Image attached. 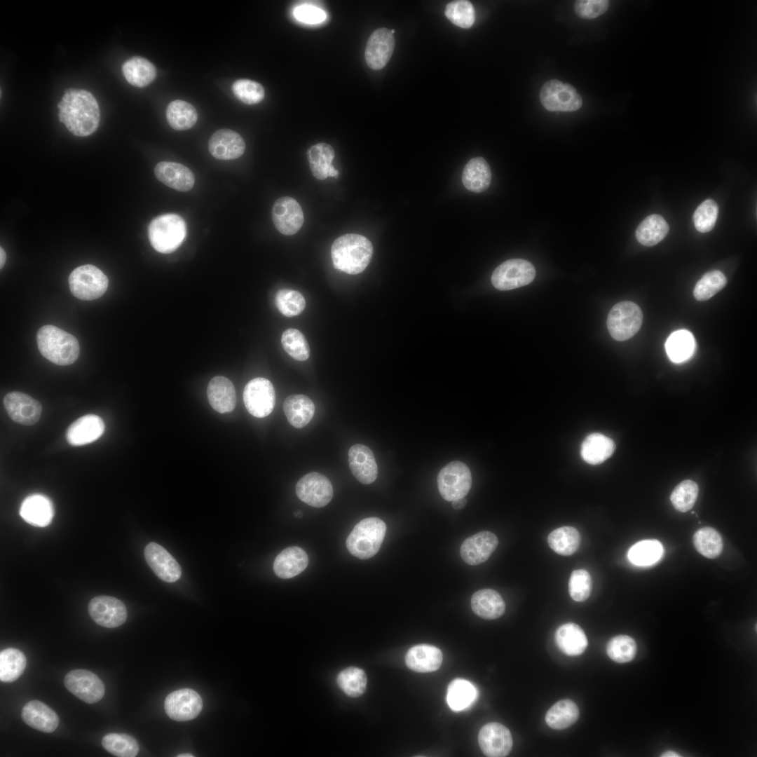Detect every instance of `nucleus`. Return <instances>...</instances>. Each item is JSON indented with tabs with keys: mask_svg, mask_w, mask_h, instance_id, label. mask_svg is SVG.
I'll list each match as a JSON object with an SVG mask.
<instances>
[{
	"mask_svg": "<svg viewBox=\"0 0 757 757\" xmlns=\"http://www.w3.org/2000/svg\"><path fill=\"white\" fill-rule=\"evenodd\" d=\"M186 226L177 214H165L154 218L149 224L148 236L151 246L157 252L169 254L176 250L184 240Z\"/></svg>",
	"mask_w": 757,
	"mask_h": 757,
	"instance_id": "5",
	"label": "nucleus"
},
{
	"mask_svg": "<svg viewBox=\"0 0 757 757\" xmlns=\"http://www.w3.org/2000/svg\"><path fill=\"white\" fill-rule=\"evenodd\" d=\"M6 259V254L2 247L0 248V268H2L5 264Z\"/></svg>",
	"mask_w": 757,
	"mask_h": 757,
	"instance_id": "61",
	"label": "nucleus"
},
{
	"mask_svg": "<svg viewBox=\"0 0 757 757\" xmlns=\"http://www.w3.org/2000/svg\"><path fill=\"white\" fill-rule=\"evenodd\" d=\"M233 95L247 104L260 102L264 97V89L258 82L249 79L236 80L232 85Z\"/></svg>",
	"mask_w": 757,
	"mask_h": 757,
	"instance_id": "55",
	"label": "nucleus"
},
{
	"mask_svg": "<svg viewBox=\"0 0 757 757\" xmlns=\"http://www.w3.org/2000/svg\"><path fill=\"white\" fill-rule=\"evenodd\" d=\"M446 17L455 25L464 29L472 26L475 21V11L472 4L466 0L449 3L444 11Z\"/></svg>",
	"mask_w": 757,
	"mask_h": 757,
	"instance_id": "53",
	"label": "nucleus"
},
{
	"mask_svg": "<svg viewBox=\"0 0 757 757\" xmlns=\"http://www.w3.org/2000/svg\"><path fill=\"white\" fill-rule=\"evenodd\" d=\"M108 284L107 275L91 264L76 268L69 276L71 292L81 300H93L100 297L105 293Z\"/></svg>",
	"mask_w": 757,
	"mask_h": 757,
	"instance_id": "7",
	"label": "nucleus"
},
{
	"mask_svg": "<svg viewBox=\"0 0 757 757\" xmlns=\"http://www.w3.org/2000/svg\"><path fill=\"white\" fill-rule=\"evenodd\" d=\"M66 688L81 700L93 704L104 695L102 680L93 672L86 669H74L68 672L64 679Z\"/></svg>",
	"mask_w": 757,
	"mask_h": 757,
	"instance_id": "13",
	"label": "nucleus"
},
{
	"mask_svg": "<svg viewBox=\"0 0 757 757\" xmlns=\"http://www.w3.org/2000/svg\"><path fill=\"white\" fill-rule=\"evenodd\" d=\"M336 682L346 695L351 697H357L364 693L367 678L362 669L350 667L338 674Z\"/></svg>",
	"mask_w": 757,
	"mask_h": 757,
	"instance_id": "47",
	"label": "nucleus"
},
{
	"mask_svg": "<svg viewBox=\"0 0 757 757\" xmlns=\"http://www.w3.org/2000/svg\"><path fill=\"white\" fill-rule=\"evenodd\" d=\"M540 100L545 109L550 111H574L582 104V99L573 86L557 79L543 85Z\"/></svg>",
	"mask_w": 757,
	"mask_h": 757,
	"instance_id": "9",
	"label": "nucleus"
},
{
	"mask_svg": "<svg viewBox=\"0 0 757 757\" xmlns=\"http://www.w3.org/2000/svg\"><path fill=\"white\" fill-rule=\"evenodd\" d=\"M243 401L247 410L253 416H267L272 412L275 402L272 383L262 377L252 379L244 388Z\"/></svg>",
	"mask_w": 757,
	"mask_h": 757,
	"instance_id": "11",
	"label": "nucleus"
},
{
	"mask_svg": "<svg viewBox=\"0 0 757 757\" xmlns=\"http://www.w3.org/2000/svg\"><path fill=\"white\" fill-rule=\"evenodd\" d=\"M156 178L165 185L179 191H187L195 183L193 172L186 166L170 161H161L154 168Z\"/></svg>",
	"mask_w": 757,
	"mask_h": 757,
	"instance_id": "25",
	"label": "nucleus"
},
{
	"mask_svg": "<svg viewBox=\"0 0 757 757\" xmlns=\"http://www.w3.org/2000/svg\"><path fill=\"white\" fill-rule=\"evenodd\" d=\"M536 276V269L529 261L511 259L500 264L491 275L493 287L500 290H510L531 283Z\"/></svg>",
	"mask_w": 757,
	"mask_h": 757,
	"instance_id": "10",
	"label": "nucleus"
},
{
	"mask_svg": "<svg viewBox=\"0 0 757 757\" xmlns=\"http://www.w3.org/2000/svg\"><path fill=\"white\" fill-rule=\"evenodd\" d=\"M697 551L707 558L718 557L723 550V540L720 533L711 527L697 530L693 538Z\"/></svg>",
	"mask_w": 757,
	"mask_h": 757,
	"instance_id": "46",
	"label": "nucleus"
},
{
	"mask_svg": "<svg viewBox=\"0 0 757 757\" xmlns=\"http://www.w3.org/2000/svg\"><path fill=\"white\" fill-rule=\"evenodd\" d=\"M284 350L294 359L305 361L309 357L310 348L304 335L296 329H287L282 334Z\"/></svg>",
	"mask_w": 757,
	"mask_h": 757,
	"instance_id": "49",
	"label": "nucleus"
},
{
	"mask_svg": "<svg viewBox=\"0 0 757 757\" xmlns=\"http://www.w3.org/2000/svg\"><path fill=\"white\" fill-rule=\"evenodd\" d=\"M372 254L371 243L360 234L343 235L334 241L331 247L334 267L350 275L362 273L369 265Z\"/></svg>",
	"mask_w": 757,
	"mask_h": 757,
	"instance_id": "2",
	"label": "nucleus"
},
{
	"mask_svg": "<svg viewBox=\"0 0 757 757\" xmlns=\"http://www.w3.org/2000/svg\"><path fill=\"white\" fill-rule=\"evenodd\" d=\"M104 429V423L100 416L87 414L69 425L66 432V439L72 446L88 444L99 439Z\"/></svg>",
	"mask_w": 757,
	"mask_h": 757,
	"instance_id": "24",
	"label": "nucleus"
},
{
	"mask_svg": "<svg viewBox=\"0 0 757 757\" xmlns=\"http://www.w3.org/2000/svg\"><path fill=\"white\" fill-rule=\"evenodd\" d=\"M104 749L118 757H134L139 752L136 739L127 734L109 733L102 739Z\"/></svg>",
	"mask_w": 757,
	"mask_h": 757,
	"instance_id": "48",
	"label": "nucleus"
},
{
	"mask_svg": "<svg viewBox=\"0 0 757 757\" xmlns=\"http://www.w3.org/2000/svg\"><path fill=\"white\" fill-rule=\"evenodd\" d=\"M491 180L489 164L482 157L470 159L463 168L462 182L469 191L480 193L488 189Z\"/></svg>",
	"mask_w": 757,
	"mask_h": 757,
	"instance_id": "36",
	"label": "nucleus"
},
{
	"mask_svg": "<svg viewBox=\"0 0 757 757\" xmlns=\"http://www.w3.org/2000/svg\"><path fill=\"white\" fill-rule=\"evenodd\" d=\"M636 650L635 641L627 635H618L612 638L606 646L608 657L618 663L632 661L636 655Z\"/></svg>",
	"mask_w": 757,
	"mask_h": 757,
	"instance_id": "50",
	"label": "nucleus"
},
{
	"mask_svg": "<svg viewBox=\"0 0 757 757\" xmlns=\"http://www.w3.org/2000/svg\"><path fill=\"white\" fill-rule=\"evenodd\" d=\"M726 283V277L720 271L707 272L697 282L694 296L698 301H707L721 291Z\"/></svg>",
	"mask_w": 757,
	"mask_h": 757,
	"instance_id": "51",
	"label": "nucleus"
},
{
	"mask_svg": "<svg viewBox=\"0 0 757 757\" xmlns=\"http://www.w3.org/2000/svg\"><path fill=\"white\" fill-rule=\"evenodd\" d=\"M26 657L20 650L14 648L4 649L0 653V680L12 682L17 680L26 667Z\"/></svg>",
	"mask_w": 757,
	"mask_h": 757,
	"instance_id": "45",
	"label": "nucleus"
},
{
	"mask_svg": "<svg viewBox=\"0 0 757 757\" xmlns=\"http://www.w3.org/2000/svg\"><path fill=\"white\" fill-rule=\"evenodd\" d=\"M451 502L453 508L457 510L463 509L467 504V500L465 498H458Z\"/></svg>",
	"mask_w": 757,
	"mask_h": 757,
	"instance_id": "60",
	"label": "nucleus"
},
{
	"mask_svg": "<svg viewBox=\"0 0 757 757\" xmlns=\"http://www.w3.org/2000/svg\"><path fill=\"white\" fill-rule=\"evenodd\" d=\"M592 582L590 574L585 569L572 572L568 582V592L575 601H584L590 595Z\"/></svg>",
	"mask_w": 757,
	"mask_h": 757,
	"instance_id": "57",
	"label": "nucleus"
},
{
	"mask_svg": "<svg viewBox=\"0 0 757 757\" xmlns=\"http://www.w3.org/2000/svg\"><path fill=\"white\" fill-rule=\"evenodd\" d=\"M443 656L438 648L429 644H418L407 653L405 662L411 670L417 672H432L442 665Z\"/></svg>",
	"mask_w": 757,
	"mask_h": 757,
	"instance_id": "28",
	"label": "nucleus"
},
{
	"mask_svg": "<svg viewBox=\"0 0 757 757\" xmlns=\"http://www.w3.org/2000/svg\"><path fill=\"white\" fill-rule=\"evenodd\" d=\"M437 480L439 493L447 501L465 498L472 486L469 468L458 461H452L441 469Z\"/></svg>",
	"mask_w": 757,
	"mask_h": 757,
	"instance_id": "8",
	"label": "nucleus"
},
{
	"mask_svg": "<svg viewBox=\"0 0 757 757\" xmlns=\"http://www.w3.org/2000/svg\"><path fill=\"white\" fill-rule=\"evenodd\" d=\"M615 444L608 437L601 433H592L582 442L580 455L590 465H599L614 453Z\"/></svg>",
	"mask_w": 757,
	"mask_h": 757,
	"instance_id": "33",
	"label": "nucleus"
},
{
	"mask_svg": "<svg viewBox=\"0 0 757 757\" xmlns=\"http://www.w3.org/2000/svg\"><path fill=\"white\" fill-rule=\"evenodd\" d=\"M307 156L313 175L319 180L329 177H337L339 172L332 165L335 156L333 147L327 143H318L311 146Z\"/></svg>",
	"mask_w": 757,
	"mask_h": 757,
	"instance_id": "31",
	"label": "nucleus"
},
{
	"mask_svg": "<svg viewBox=\"0 0 757 757\" xmlns=\"http://www.w3.org/2000/svg\"><path fill=\"white\" fill-rule=\"evenodd\" d=\"M558 648L568 656L582 654L587 646V639L583 629L572 622L561 625L555 632Z\"/></svg>",
	"mask_w": 757,
	"mask_h": 757,
	"instance_id": "34",
	"label": "nucleus"
},
{
	"mask_svg": "<svg viewBox=\"0 0 757 757\" xmlns=\"http://www.w3.org/2000/svg\"><path fill=\"white\" fill-rule=\"evenodd\" d=\"M41 354L58 365H69L78 358L80 346L78 340L69 333L50 325L41 327L36 334Z\"/></svg>",
	"mask_w": 757,
	"mask_h": 757,
	"instance_id": "3",
	"label": "nucleus"
},
{
	"mask_svg": "<svg viewBox=\"0 0 757 757\" xmlns=\"http://www.w3.org/2000/svg\"><path fill=\"white\" fill-rule=\"evenodd\" d=\"M718 212L717 203L711 199L702 202L695 210L693 221L696 229L701 233L710 231L714 226Z\"/></svg>",
	"mask_w": 757,
	"mask_h": 757,
	"instance_id": "56",
	"label": "nucleus"
},
{
	"mask_svg": "<svg viewBox=\"0 0 757 757\" xmlns=\"http://www.w3.org/2000/svg\"><path fill=\"white\" fill-rule=\"evenodd\" d=\"M21 716L27 725L43 732H53L59 724L57 714L39 700H32L25 704Z\"/></svg>",
	"mask_w": 757,
	"mask_h": 757,
	"instance_id": "27",
	"label": "nucleus"
},
{
	"mask_svg": "<svg viewBox=\"0 0 757 757\" xmlns=\"http://www.w3.org/2000/svg\"><path fill=\"white\" fill-rule=\"evenodd\" d=\"M283 411L288 422L296 428L305 427L312 419L315 405L307 396L301 394L287 397L283 404Z\"/></svg>",
	"mask_w": 757,
	"mask_h": 757,
	"instance_id": "35",
	"label": "nucleus"
},
{
	"mask_svg": "<svg viewBox=\"0 0 757 757\" xmlns=\"http://www.w3.org/2000/svg\"><path fill=\"white\" fill-rule=\"evenodd\" d=\"M698 493L697 484L694 481L686 479L674 488L670 496V500L676 510L686 512L695 505Z\"/></svg>",
	"mask_w": 757,
	"mask_h": 757,
	"instance_id": "52",
	"label": "nucleus"
},
{
	"mask_svg": "<svg viewBox=\"0 0 757 757\" xmlns=\"http://www.w3.org/2000/svg\"><path fill=\"white\" fill-rule=\"evenodd\" d=\"M471 607L477 615L486 620L498 618L505 611L502 596L492 589H482L475 592L471 598Z\"/></svg>",
	"mask_w": 757,
	"mask_h": 757,
	"instance_id": "32",
	"label": "nucleus"
},
{
	"mask_svg": "<svg viewBox=\"0 0 757 757\" xmlns=\"http://www.w3.org/2000/svg\"><path fill=\"white\" fill-rule=\"evenodd\" d=\"M609 2L606 0H578L574 5L575 12L583 19H594L604 13Z\"/></svg>",
	"mask_w": 757,
	"mask_h": 757,
	"instance_id": "58",
	"label": "nucleus"
},
{
	"mask_svg": "<svg viewBox=\"0 0 757 757\" xmlns=\"http://www.w3.org/2000/svg\"><path fill=\"white\" fill-rule=\"evenodd\" d=\"M576 704L569 699L561 700L547 711L545 722L554 730H563L575 723L579 717Z\"/></svg>",
	"mask_w": 757,
	"mask_h": 757,
	"instance_id": "39",
	"label": "nucleus"
},
{
	"mask_svg": "<svg viewBox=\"0 0 757 757\" xmlns=\"http://www.w3.org/2000/svg\"><path fill=\"white\" fill-rule=\"evenodd\" d=\"M20 514L28 524L38 527H45L50 524L54 516V507L51 500L42 494H33L22 503Z\"/></svg>",
	"mask_w": 757,
	"mask_h": 757,
	"instance_id": "26",
	"label": "nucleus"
},
{
	"mask_svg": "<svg viewBox=\"0 0 757 757\" xmlns=\"http://www.w3.org/2000/svg\"><path fill=\"white\" fill-rule=\"evenodd\" d=\"M208 149L211 155L219 160H233L243 154L245 143L238 132L229 129H220L210 137Z\"/></svg>",
	"mask_w": 757,
	"mask_h": 757,
	"instance_id": "22",
	"label": "nucleus"
},
{
	"mask_svg": "<svg viewBox=\"0 0 757 757\" xmlns=\"http://www.w3.org/2000/svg\"><path fill=\"white\" fill-rule=\"evenodd\" d=\"M308 564L306 552L299 547L291 546L283 550L275 557L273 571L280 578H293L304 571Z\"/></svg>",
	"mask_w": 757,
	"mask_h": 757,
	"instance_id": "30",
	"label": "nucleus"
},
{
	"mask_svg": "<svg viewBox=\"0 0 757 757\" xmlns=\"http://www.w3.org/2000/svg\"><path fill=\"white\" fill-rule=\"evenodd\" d=\"M144 554L148 565L162 580L173 582L181 577L180 566L161 545L151 542L145 547Z\"/></svg>",
	"mask_w": 757,
	"mask_h": 757,
	"instance_id": "20",
	"label": "nucleus"
},
{
	"mask_svg": "<svg viewBox=\"0 0 757 757\" xmlns=\"http://www.w3.org/2000/svg\"><path fill=\"white\" fill-rule=\"evenodd\" d=\"M276 229L283 235L297 233L304 224V214L299 203L293 198L285 196L274 203L271 211Z\"/></svg>",
	"mask_w": 757,
	"mask_h": 757,
	"instance_id": "17",
	"label": "nucleus"
},
{
	"mask_svg": "<svg viewBox=\"0 0 757 757\" xmlns=\"http://www.w3.org/2000/svg\"><path fill=\"white\" fill-rule=\"evenodd\" d=\"M642 322L643 313L640 307L634 302L625 301L613 306L606 323L611 336L615 340L622 341L635 335Z\"/></svg>",
	"mask_w": 757,
	"mask_h": 757,
	"instance_id": "6",
	"label": "nucleus"
},
{
	"mask_svg": "<svg viewBox=\"0 0 757 757\" xmlns=\"http://www.w3.org/2000/svg\"><path fill=\"white\" fill-rule=\"evenodd\" d=\"M164 707L170 718L177 721H190L201 711L203 701L195 690L182 688L170 693L166 697Z\"/></svg>",
	"mask_w": 757,
	"mask_h": 757,
	"instance_id": "14",
	"label": "nucleus"
},
{
	"mask_svg": "<svg viewBox=\"0 0 757 757\" xmlns=\"http://www.w3.org/2000/svg\"><path fill=\"white\" fill-rule=\"evenodd\" d=\"M476 697V688L467 680L456 678L448 686L447 702L453 711H459L468 708Z\"/></svg>",
	"mask_w": 757,
	"mask_h": 757,
	"instance_id": "42",
	"label": "nucleus"
},
{
	"mask_svg": "<svg viewBox=\"0 0 757 757\" xmlns=\"http://www.w3.org/2000/svg\"><path fill=\"white\" fill-rule=\"evenodd\" d=\"M662 543L655 539L641 540L632 545L628 552V559L634 565L646 566L655 564L662 557Z\"/></svg>",
	"mask_w": 757,
	"mask_h": 757,
	"instance_id": "44",
	"label": "nucleus"
},
{
	"mask_svg": "<svg viewBox=\"0 0 757 757\" xmlns=\"http://www.w3.org/2000/svg\"><path fill=\"white\" fill-rule=\"evenodd\" d=\"M668 231L669 225L664 219L658 214H651L639 224L636 237L641 245L650 247L660 242Z\"/></svg>",
	"mask_w": 757,
	"mask_h": 757,
	"instance_id": "40",
	"label": "nucleus"
},
{
	"mask_svg": "<svg viewBox=\"0 0 757 757\" xmlns=\"http://www.w3.org/2000/svg\"><path fill=\"white\" fill-rule=\"evenodd\" d=\"M88 610L91 618L99 625L115 628L127 618V610L119 599L110 596H97L90 600Z\"/></svg>",
	"mask_w": 757,
	"mask_h": 757,
	"instance_id": "15",
	"label": "nucleus"
},
{
	"mask_svg": "<svg viewBox=\"0 0 757 757\" xmlns=\"http://www.w3.org/2000/svg\"><path fill=\"white\" fill-rule=\"evenodd\" d=\"M498 545L496 536L490 531H481L466 538L460 548L463 560L475 566L486 561Z\"/></svg>",
	"mask_w": 757,
	"mask_h": 757,
	"instance_id": "21",
	"label": "nucleus"
},
{
	"mask_svg": "<svg viewBox=\"0 0 757 757\" xmlns=\"http://www.w3.org/2000/svg\"><path fill=\"white\" fill-rule=\"evenodd\" d=\"M207 395L211 407L219 413L232 411L236 403V390L227 378L217 376L208 383Z\"/></svg>",
	"mask_w": 757,
	"mask_h": 757,
	"instance_id": "29",
	"label": "nucleus"
},
{
	"mask_svg": "<svg viewBox=\"0 0 757 757\" xmlns=\"http://www.w3.org/2000/svg\"><path fill=\"white\" fill-rule=\"evenodd\" d=\"M4 405L9 417L24 425L35 424L42 411L39 402L25 393L17 391L6 395Z\"/></svg>",
	"mask_w": 757,
	"mask_h": 757,
	"instance_id": "18",
	"label": "nucleus"
},
{
	"mask_svg": "<svg viewBox=\"0 0 757 757\" xmlns=\"http://www.w3.org/2000/svg\"><path fill=\"white\" fill-rule=\"evenodd\" d=\"M178 756L179 757H193V755L190 754V753H184V754L178 755Z\"/></svg>",
	"mask_w": 757,
	"mask_h": 757,
	"instance_id": "63",
	"label": "nucleus"
},
{
	"mask_svg": "<svg viewBox=\"0 0 757 757\" xmlns=\"http://www.w3.org/2000/svg\"><path fill=\"white\" fill-rule=\"evenodd\" d=\"M386 532V525L378 517L361 520L346 539V547L354 557L367 559L379 550Z\"/></svg>",
	"mask_w": 757,
	"mask_h": 757,
	"instance_id": "4",
	"label": "nucleus"
},
{
	"mask_svg": "<svg viewBox=\"0 0 757 757\" xmlns=\"http://www.w3.org/2000/svg\"><path fill=\"white\" fill-rule=\"evenodd\" d=\"M478 743L486 756L504 757L511 751L512 737L507 728L499 723L491 722L480 729Z\"/></svg>",
	"mask_w": 757,
	"mask_h": 757,
	"instance_id": "16",
	"label": "nucleus"
},
{
	"mask_svg": "<svg viewBox=\"0 0 757 757\" xmlns=\"http://www.w3.org/2000/svg\"><path fill=\"white\" fill-rule=\"evenodd\" d=\"M661 756H664V757H677V756H680V755H678V753H677L676 752H675V751H671V750H669V751H667L664 752V753H662V754L661 755Z\"/></svg>",
	"mask_w": 757,
	"mask_h": 757,
	"instance_id": "62",
	"label": "nucleus"
},
{
	"mask_svg": "<svg viewBox=\"0 0 757 757\" xmlns=\"http://www.w3.org/2000/svg\"><path fill=\"white\" fill-rule=\"evenodd\" d=\"M695 340L691 332L686 329L674 332L665 343V349L669 359L675 363H681L690 359L695 350Z\"/></svg>",
	"mask_w": 757,
	"mask_h": 757,
	"instance_id": "38",
	"label": "nucleus"
},
{
	"mask_svg": "<svg viewBox=\"0 0 757 757\" xmlns=\"http://www.w3.org/2000/svg\"><path fill=\"white\" fill-rule=\"evenodd\" d=\"M122 71L127 81L136 87H144L150 84L156 76L154 65L142 57H132L125 61Z\"/></svg>",
	"mask_w": 757,
	"mask_h": 757,
	"instance_id": "37",
	"label": "nucleus"
},
{
	"mask_svg": "<svg viewBox=\"0 0 757 757\" xmlns=\"http://www.w3.org/2000/svg\"><path fill=\"white\" fill-rule=\"evenodd\" d=\"M275 304L278 311L287 317L300 314L306 306L304 296L299 292L289 289L278 290L275 294Z\"/></svg>",
	"mask_w": 757,
	"mask_h": 757,
	"instance_id": "54",
	"label": "nucleus"
},
{
	"mask_svg": "<svg viewBox=\"0 0 757 757\" xmlns=\"http://www.w3.org/2000/svg\"><path fill=\"white\" fill-rule=\"evenodd\" d=\"M294 15L298 20L307 24H318L326 18L325 13L322 9L307 4L296 7Z\"/></svg>",
	"mask_w": 757,
	"mask_h": 757,
	"instance_id": "59",
	"label": "nucleus"
},
{
	"mask_svg": "<svg viewBox=\"0 0 757 757\" xmlns=\"http://www.w3.org/2000/svg\"><path fill=\"white\" fill-rule=\"evenodd\" d=\"M395 44L390 30L386 28L374 30L367 40L364 50L367 64L374 70L383 68L393 55Z\"/></svg>",
	"mask_w": 757,
	"mask_h": 757,
	"instance_id": "19",
	"label": "nucleus"
},
{
	"mask_svg": "<svg viewBox=\"0 0 757 757\" xmlns=\"http://www.w3.org/2000/svg\"><path fill=\"white\" fill-rule=\"evenodd\" d=\"M298 498L305 503L315 507L327 505L333 497V487L325 475L312 472L303 476L296 485Z\"/></svg>",
	"mask_w": 757,
	"mask_h": 757,
	"instance_id": "12",
	"label": "nucleus"
},
{
	"mask_svg": "<svg viewBox=\"0 0 757 757\" xmlns=\"http://www.w3.org/2000/svg\"><path fill=\"white\" fill-rule=\"evenodd\" d=\"M348 457L351 472L360 482L369 484L376 480L377 465L374 455L368 446L362 444L352 446Z\"/></svg>",
	"mask_w": 757,
	"mask_h": 757,
	"instance_id": "23",
	"label": "nucleus"
},
{
	"mask_svg": "<svg viewBox=\"0 0 757 757\" xmlns=\"http://www.w3.org/2000/svg\"><path fill=\"white\" fill-rule=\"evenodd\" d=\"M549 546L557 554L569 556L580 547V535L571 526H563L552 531L547 537Z\"/></svg>",
	"mask_w": 757,
	"mask_h": 757,
	"instance_id": "43",
	"label": "nucleus"
},
{
	"mask_svg": "<svg viewBox=\"0 0 757 757\" xmlns=\"http://www.w3.org/2000/svg\"><path fill=\"white\" fill-rule=\"evenodd\" d=\"M390 31H391V33H392L393 34L395 33V30H394V29H392V30H390Z\"/></svg>",
	"mask_w": 757,
	"mask_h": 757,
	"instance_id": "64",
	"label": "nucleus"
},
{
	"mask_svg": "<svg viewBox=\"0 0 757 757\" xmlns=\"http://www.w3.org/2000/svg\"><path fill=\"white\" fill-rule=\"evenodd\" d=\"M60 121L73 135L86 137L97 128L100 118L95 97L83 89H67L57 104Z\"/></svg>",
	"mask_w": 757,
	"mask_h": 757,
	"instance_id": "1",
	"label": "nucleus"
},
{
	"mask_svg": "<svg viewBox=\"0 0 757 757\" xmlns=\"http://www.w3.org/2000/svg\"><path fill=\"white\" fill-rule=\"evenodd\" d=\"M166 118L170 126L176 130H185L192 128L198 119V113L190 103L175 100L166 109Z\"/></svg>",
	"mask_w": 757,
	"mask_h": 757,
	"instance_id": "41",
	"label": "nucleus"
}]
</instances>
